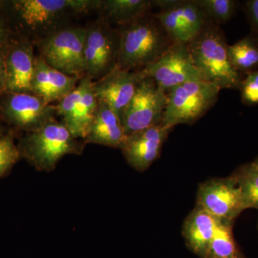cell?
Listing matches in <instances>:
<instances>
[{"label":"cell","mask_w":258,"mask_h":258,"mask_svg":"<svg viewBox=\"0 0 258 258\" xmlns=\"http://www.w3.org/2000/svg\"><path fill=\"white\" fill-rule=\"evenodd\" d=\"M117 29L120 37L118 69L141 71L160 58L174 43L153 13Z\"/></svg>","instance_id":"6da1fadb"},{"label":"cell","mask_w":258,"mask_h":258,"mask_svg":"<svg viewBox=\"0 0 258 258\" xmlns=\"http://www.w3.org/2000/svg\"><path fill=\"white\" fill-rule=\"evenodd\" d=\"M228 45L221 29L210 21L187 44L191 61L201 79L220 90L239 88L242 81L231 64Z\"/></svg>","instance_id":"7a4b0ae2"},{"label":"cell","mask_w":258,"mask_h":258,"mask_svg":"<svg viewBox=\"0 0 258 258\" xmlns=\"http://www.w3.org/2000/svg\"><path fill=\"white\" fill-rule=\"evenodd\" d=\"M85 145L84 141L75 138L69 129L54 118L41 128L27 133L18 147L20 157L36 170L48 172L55 169L64 156L82 154Z\"/></svg>","instance_id":"3957f363"},{"label":"cell","mask_w":258,"mask_h":258,"mask_svg":"<svg viewBox=\"0 0 258 258\" xmlns=\"http://www.w3.org/2000/svg\"><path fill=\"white\" fill-rule=\"evenodd\" d=\"M101 0H20L14 2L20 22L35 43L64 28L70 17L98 10Z\"/></svg>","instance_id":"277c9868"},{"label":"cell","mask_w":258,"mask_h":258,"mask_svg":"<svg viewBox=\"0 0 258 258\" xmlns=\"http://www.w3.org/2000/svg\"><path fill=\"white\" fill-rule=\"evenodd\" d=\"M220 89L203 80L188 81L166 93V105L163 118L164 126L193 124L213 107Z\"/></svg>","instance_id":"5b68a950"},{"label":"cell","mask_w":258,"mask_h":258,"mask_svg":"<svg viewBox=\"0 0 258 258\" xmlns=\"http://www.w3.org/2000/svg\"><path fill=\"white\" fill-rule=\"evenodd\" d=\"M86 28L66 26L37 42L40 56L50 67L80 79L86 76Z\"/></svg>","instance_id":"8992f818"},{"label":"cell","mask_w":258,"mask_h":258,"mask_svg":"<svg viewBox=\"0 0 258 258\" xmlns=\"http://www.w3.org/2000/svg\"><path fill=\"white\" fill-rule=\"evenodd\" d=\"M86 28V76L96 81L116 68L120 49L119 33L117 28L101 20Z\"/></svg>","instance_id":"52a82bcc"},{"label":"cell","mask_w":258,"mask_h":258,"mask_svg":"<svg viewBox=\"0 0 258 258\" xmlns=\"http://www.w3.org/2000/svg\"><path fill=\"white\" fill-rule=\"evenodd\" d=\"M166 105V93L150 78H145L122 115L126 136L161 124Z\"/></svg>","instance_id":"ba28073f"},{"label":"cell","mask_w":258,"mask_h":258,"mask_svg":"<svg viewBox=\"0 0 258 258\" xmlns=\"http://www.w3.org/2000/svg\"><path fill=\"white\" fill-rule=\"evenodd\" d=\"M141 71L166 93L183 83L201 79L191 61L187 44L180 42H174L160 58Z\"/></svg>","instance_id":"9c48e42d"},{"label":"cell","mask_w":258,"mask_h":258,"mask_svg":"<svg viewBox=\"0 0 258 258\" xmlns=\"http://www.w3.org/2000/svg\"><path fill=\"white\" fill-rule=\"evenodd\" d=\"M197 205L222 221L234 222L245 210L240 189L232 174L200 184Z\"/></svg>","instance_id":"30bf717a"},{"label":"cell","mask_w":258,"mask_h":258,"mask_svg":"<svg viewBox=\"0 0 258 258\" xmlns=\"http://www.w3.org/2000/svg\"><path fill=\"white\" fill-rule=\"evenodd\" d=\"M153 14L171 40L180 43L191 42L208 22L195 0H171L169 6Z\"/></svg>","instance_id":"8fae6325"},{"label":"cell","mask_w":258,"mask_h":258,"mask_svg":"<svg viewBox=\"0 0 258 258\" xmlns=\"http://www.w3.org/2000/svg\"><path fill=\"white\" fill-rule=\"evenodd\" d=\"M8 121L27 133L56 118V107L32 93H11L3 103Z\"/></svg>","instance_id":"7c38bea8"},{"label":"cell","mask_w":258,"mask_h":258,"mask_svg":"<svg viewBox=\"0 0 258 258\" xmlns=\"http://www.w3.org/2000/svg\"><path fill=\"white\" fill-rule=\"evenodd\" d=\"M145 77L142 71H126L116 67L104 77L93 81V92L98 101L108 105L121 120L139 83Z\"/></svg>","instance_id":"4fadbf2b"},{"label":"cell","mask_w":258,"mask_h":258,"mask_svg":"<svg viewBox=\"0 0 258 258\" xmlns=\"http://www.w3.org/2000/svg\"><path fill=\"white\" fill-rule=\"evenodd\" d=\"M172 129L161 123L126 136L120 147L125 161L135 170H147L160 156Z\"/></svg>","instance_id":"5bb4252c"},{"label":"cell","mask_w":258,"mask_h":258,"mask_svg":"<svg viewBox=\"0 0 258 258\" xmlns=\"http://www.w3.org/2000/svg\"><path fill=\"white\" fill-rule=\"evenodd\" d=\"M32 42L13 47L5 59V91L8 93H32L35 58Z\"/></svg>","instance_id":"9a60e30c"},{"label":"cell","mask_w":258,"mask_h":258,"mask_svg":"<svg viewBox=\"0 0 258 258\" xmlns=\"http://www.w3.org/2000/svg\"><path fill=\"white\" fill-rule=\"evenodd\" d=\"M80 78L70 76L50 67L40 55L35 58L32 93L48 104L59 102L74 91Z\"/></svg>","instance_id":"2e32d148"},{"label":"cell","mask_w":258,"mask_h":258,"mask_svg":"<svg viewBox=\"0 0 258 258\" xmlns=\"http://www.w3.org/2000/svg\"><path fill=\"white\" fill-rule=\"evenodd\" d=\"M220 220L196 205L184 220L182 235L188 248L200 258L206 257Z\"/></svg>","instance_id":"e0dca14e"},{"label":"cell","mask_w":258,"mask_h":258,"mask_svg":"<svg viewBox=\"0 0 258 258\" xmlns=\"http://www.w3.org/2000/svg\"><path fill=\"white\" fill-rule=\"evenodd\" d=\"M98 102L96 113L85 139V144L120 149L126 137L121 120L108 105Z\"/></svg>","instance_id":"ac0fdd59"},{"label":"cell","mask_w":258,"mask_h":258,"mask_svg":"<svg viewBox=\"0 0 258 258\" xmlns=\"http://www.w3.org/2000/svg\"><path fill=\"white\" fill-rule=\"evenodd\" d=\"M154 8V0H101L98 10L100 20L118 27L149 14Z\"/></svg>","instance_id":"d6986e66"},{"label":"cell","mask_w":258,"mask_h":258,"mask_svg":"<svg viewBox=\"0 0 258 258\" xmlns=\"http://www.w3.org/2000/svg\"><path fill=\"white\" fill-rule=\"evenodd\" d=\"M82 92L76 103L74 118L69 131L76 139L84 141L98 108V102L93 92V81L87 76L80 80Z\"/></svg>","instance_id":"ffe728a7"},{"label":"cell","mask_w":258,"mask_h":258,"mask_svg":"<svg viewBox=\"0 0 258 258\" xmlns=\"http://www.w3.org/2000/svg\"><path fill=\"white\" fill-rule=\"evenodd\" d=\"M232 227L233 222L220 220L205 258H237L242 255L234 238Z\"/></svg>","instance_id":"44dd1931"},{"label":"cell","mask_w":258,"mask_h":258,"mask_svg":"<svg viewBox=\"0 0 258 258\" xmlns=\"http://www.w3.org/2000/svg\"><path fill=\"white\" fill-rule=\"evenodd\" d=\"M228 56L234 69L240 73L254 71L258 66V44L256 39L245 37L228 45Z\"/></svg>","instance_id":"7402d4cb"},{"label":"cell","mask_w":258,"mask_h":258,"mask_svg":"<svg viewBox=\"0 0 258 258\" xmlns=\"http://www.w3.org/2000/svg\"><path fill=\"white\" fill-rule=\"evenodd\" d=\"M232 175L240 189L245 210H258V167L254 162L237 168Z\"/></svg>","instance_id":"603a6c76"},{"label":"cell","mask_w":258,"mask_h":258,"mask_svg":"<svg viewBox=\"0 0 258 258\" xmlns=\"http://www.w3.org/2000/svg\"><path fill=\"white\" fill-rule=\"evenodd\" d=\"M203 10L208 21L212 23H225L235 15L236 3L233 0H195Z\"/></svg>","instance_id":"cb8c5ba5"},{"label":"cell","mask_w":258,"mask_h":258,"mask_svg":"<svg viewBox=\"0 0 258 258\" xmlns=\"http://www.w3.org/2000/svg\"><path fill=\"white\" fill-rule=\"evenodd\" d=\"M20 158L18 147L13 138L0 134V179L11 170Z\"/></svg>","instance_id":"d4e9b609"},{"label":"cell","mask_w":258,"mask_h":258,"mask_svg":"<svg viewBox=\"0 0 258 258\" xmlns=\"http://www.w3.org/2000/svg\"><path fill=\"white\" fill-rule=\"evenodd\" d=\"M242 101L247 106L258 103V71L249 73L242 80L240 87Z\"/></svg>","instance_id":"484cf974"},{"label":"cell","mask_w":258,"mask_h":258,"mask_svg":"<svg viewBox=\"0 0 258 258\" xmlns=\"http://www.w3.org/2000/svg\"><path fill=\"white\" fill-rule=\"evenodd\" d=\"M246 10L252 27L258 31V0L247 2L246 3Z\"/></svg>","instance_id":"4316f807"},{"label":"cell","mask_w":258,"mask_h":258,"mask_svg":"<svg viewBox=\"0 0 258 258\" xmlns=\"http://www.w3.org/2000/svg\"><path fill=\"white\" fill-rule=\"evenodd\" d=\"M5 88V59L0 55V91Z\"/></svg>","instance_id":"83f0119b"},{"label":"cell","mask_w":258,"mask_h":258,"mask_svg":"<svg viewBox=\"0 0 258 258\" xmlns=\"http://www.w3.org/2000/svg\"><path fill=\"white\" fill-rule=\"evenodd\" d=\"M5 29L4 25L0 20V43L3 41V38L5 37Z\"/></svg>","instance_id":"f1b7e54d"},{"label":"cell","mask_w":258,"mask_h":258,"mask_svg":"<svg viewBox=\"0 0 258 258\" xmlns=\"http://www.w3.org/2000/svg\"><path fill=\"white\" fill-rule=\"evenodd\" d=\"M253 162L254 163V164H255V165L258 167V157L255 159V160L253 161Z\"/></svg>","instance_id":"f546056e"},{"label":"cell","mask_w":258,"mask_h":258,"mask_svg":"<svg viewBox=\"0 0 258 258\" xmlns=\"http://www.w3.org/2000/svg\"><path fill=\"white\" fill-rule=\"evenodd\" d=\"M237 258H244L243 255H241L240 257Z\"/></svg>","instance_id":"4dcf8cb0"},{"label":"cell","mask_w":258,"mask_h":258,"mask_svg":"<svg viewBox=\"0 0 258 258\" xmlns=\"http://www.w3.org/2000/svg\"><path fill=\"white\" fill-rule=\"evenodd\" d=\"M256 40H257V44H258V37H257V38L256 39Z\"/></svg>","instance_id":"1f68e13d"},{"label":"cell","mask_w":258,"mask_h":258,"mask_svg":"<svg viewBox=\"0 0 258 258\" xmlns=\"http://www.w3.org/2000/svg\"><path fill=\"white\" fill-rule=\"evenodd\" d=\"M0 134H1V132H0Z\"/></svg>","instance_id":"d6a6232c"}]
</instances>
